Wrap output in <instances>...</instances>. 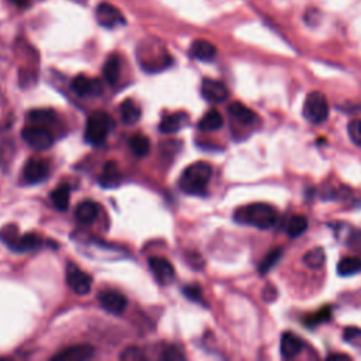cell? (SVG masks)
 Wrapping results in <instances>:
<instances>
[{
  "label": "cell",
  "mask_w": 361,
  "mask_h": 361,
  "mask_svg": "<svg viewBox=\"0 0 361 361\" xmlns=\"http://www.w3.org/2000/svg\"><path fill=\"white\" fill-rule=\"evenodd\" d=\"M103 76L109 85L113 86L117 83L120 78V59L117 55H112L107 58L103 67Z\"/></svg>",
  "instance_id": "d4e9b609"
},
{
  "label": "cell",
  "mask_w": 361,
  "mask_h": 361,
  "mask_svg": "<svg viewBox=\"0 0 361 361\" xmlns=\"http://www.w3.org/2000/svg\"><path fill=\"white\" fill-rule=\"evenodd\" d=\"M70 198H71V188L67 184H63L56 187L52 192H51V199L54 202V206L61 210V212H65L70 206Z\"/></svg>",
  "instance_id": "603a6c76"
},
{
  "label": "cell",
  "mask_w": 361,
  "mask_h": 361,
  "mask_svg": "<svg viewBox=\"0 0 361 361\" xmlns=\"http://www.w3.org/2000/svg\"><path fill=\"white\" fill-rule=\"evenodd\" d=\"M189 52L195 59H198V61H212V59L216 56L218 50L207 40H196L192 43Z\"/></svg>",
  "instance_id": "9a60e30c"
},
{
  "label": "cell",
  "mask_w": 361,
  "mask_h": 361,
  "mask_svg": "<svg viewBox=\"0 0 361 361\" xmlns=\"http://www.w3.org/2000/svg\"><path fill=\"white\" fill-rule=\"evenodd\" d=\"M188 123V116L183 112L165 116L160 123V132L164 134H174Z\"/></svg>",
  "instance_id": "e0dca14e"
},
{
  "label": "cell",
  "mask_w": 361,
  "mask_h": 361,
  "mask_svg": "<svg viewBox=\"0 0 361 361\" xmlns=\"http://www.w3.org/2000/svg\"><path fill=\"white\" fill-rule=\"evenodd\" d=\"M223 123H225V118L222 113L216 109H212L202 116L198 123V127L202 132H216L223 127Z\"/></svg>",
  "instance_id": "44dd1931"
},
{
  "label": "cell",
  "mask_w": 361,
  "mask_h": 361,
  "mask_svg": "<svg viewBox=\"0 0 361 361\" xmlns=\"http://www.w3.org/2000/svg\"><path fill=\"white\" fill-rule=\"evenodd\" d=\"M281 257H282V250H281V249L271 250V251L264 257V260L261 261V264H260V267H258L260 274H261V276L268 274L269 271L276 267V264L281 260Z\"/></svg>",
  "instance_id": "f546056e"
},
{
  "label": "cell",
  "mask_w": 361,
  "mask_h": 361,
  "mask_svg": "<svg viewBox=\"0 0 361 361\" xmlns=\"http://www.w3.org/2000/svg\"><path fill=\"white\" fill-rule=\"evenodd\" d=\"M120 183H122V175H120L117 164L114 161L106 163L99 176V184L103 188H116L120 185Z\"/></svg>",
  "instance_id": "ffe728a7"
},
{
  "label": "cell",
  "mask_w": 361,
  "mask_h": 361,
  "mask_svg": "<svg viewBox=\"0 0 361 361\" xmlns=\"http://www.w3.org/2000/svg\"><path fill=\"white\" fill-rule=\"evenodd\" d=\"M360 271H361V258L358 257H344L338 265V273L342 277H350L358 274Z\"/></svg>",
  "instance_id": "484cf974"
},
{
  "label": "cell",
  "mask_w": 361,
  "mask_h": 361,
  "mask_svg": "<svg viewBox=\"0 0 361 361\" xmlns=\"http://www.w3.org/2000/svg\"><path fill=\"white\" fill-rule=\"evenodd\" d=\"M349 136L351 138V141L361 148V120H351V122L349 123Z\"/></svg>",
  "instance_id": "836d02e7"
},
{
  "label": "cell",
  "mask_w": 361,
  "mask_h": 361,
  "mask_svg": "<svg viewBox=\"0 0 361 361\" xmlns=\"http://www.w3.org/2000/svg\"><path fill=\"white\" fill-rule=\"evenodd\" d=\"M281 354L284 358H293L304 349V343L296 335L285 332L281 336Z\"/></svg>",
  "instance_id": "ac0fdd59"
},
{
  "label": "cell",
  "mask_w": 361,
  "mask_h": 361,
  "mask_svg": "<svg viewBox=\"0 0 361 361\" xmlns=\"http://www.w3.org/2000/svg\"><path fill=\"white\" fill-rule=\"evenodd\" d=\"M67 282L76 295H86L92 289V277L82 271L76 264H68L67 267Z\"/></svg>",
  "instance_id": "52a82bcc"
},
{
  "label": "cell",
  "mask_w": 361,
  "mask_h": 361,
  "mask_svg": "<svg viewBox=\"0 0 361 361\" xmlns=\"http://www.w3.org/2000/svg\"><path fill=\"white\" fill-rule=\"evenodd\" d=\"M324 261H326V254H324V250L322 247H315L304 256V262L307 264V267H309L312 269L322 268Z\"/></svg>",
  "instance_id": "83f0119b"
},
{
  "label": "cell",
  "mask_w": 361,
  "mask_h": 361,
  "mask_svg": "<svg viewBox=\"0 0 361 361\" xmlns=\"http://www.w3.org/2000/svg\"><path fill=\"white\" fill-rule=\"evenodd\" d=\"M184 295L194 300V302H202V289L198 285H188L184 288Z\"/></svg>",
  "instance_id": "8d00e7d4"
},
{
  "label": "cell",
  "mask_w": 361,
  "mask_h": 361,
  "mask_svg": "<svg viewBox=\"0 0 361 361\" xmlns=\"http://www.w3.org/2000/svg\"><path fill=\"white\" fill-rule=\"evenodd\" d=\"M122 360H127V361H136V360H145V355L143 353V350H140L138 347H127L122 355H120Z\"/></svg>",
  "instance_id": "e575fe53"
},
{
  "label": "cell",
  "mask_w": 361,
  "mask_h": 361,
  "mask_svg": "<svg viewBox=\"0 0 361 361\" xmlns=\"http://www.w3.org/2000/svg\"><path fill=\"white\" fill-rule=\"evenodd\" d=\"M27 118H28L30 125H39V126L48 127L55 120V113L51 109H36V110L28 112Z\"/></svg>",
  "instance_id": "cb8c5ba5"
},
{
  "label": "cell",
  "mask_w": 361,
  "mask_h": 361,
  "mask_svg": "<svg viewBox=\"0 0 361 361\" xmlns=\"http://www.w3.org/2000/svg\"><path fill=\"white\" fill-rule=\"evenodd\" d=\"M95 14H96L98 23L105 28H114V27L126 24V19L123 13L120 12L117 8H114L113 5L106 3V2L98 6Z\"/></svg>",
  "instance_id": "30bf717a"
},
{
  "label": "cell",
  "mask_w": 361,
  "mask_h": 361,
  "mask_svg": "<svg viewBox=\"0 0 361 361\" xmlns=\"http://www.w3.org/2000/svg\"><path fill=\"white\" fill-rule=\"evenodd\" d=\"M329 358H346V360H350V357L347 354H330Z\"/></svg>",
  "instance_id": "ab89813d"
},
{
  "label": "cell",
  "mask_w": 361,
  "mask_h": 361,
  "mask_svg": "<svg viewBox=\"0 0 361 361\" xmlns=\"http://www.w3.org/2000/svg\"><path fill=\"white\" fill-rule=\"evenodd\" d=\"M344 340L351 343V344H361V329L357 327H347L344 330V335H343Z\"/></svg>",
  "instance_id": "d590c367"
},
{
  "label": "cell",
  "mask_w": 361,
  "mask_h": 361,
  "mask_svg": "<svg viewBox=\"0 0 361 361\" xmlns=\"http://www.w3.org/2000/svg\"><path fill=\"white\" fill-rule=\"evenodd\" d=\"M229 113L236 120V122H238L243 126H251L257 120L256 113L251 109H249L246 105L240 103V102H233L229 106Z\"/></svg>",
  "instance_id": "d6986e66"
},
{
  "label": "cell",
  "mask_w": 361,
  "mask_h": 361,
  "mask_svg": "<svg viewBox=\"0 0 361 361\" xmlns=\"http://www.w3.org/2000/svg\"><path fill=\"white\" fill-rule=\"evenodd\" d=\"M99 207L94 200H83L75 209V218L82 225L94 223L98 218Z\"/></svg>",
  "instance_id": "2e32d148"
},
{
  "label": "cell",
  "mask_w": 361,
  "mask_h": 361,
  "mask_svg": "<svg viewBox=\"0 0 361 361\" xmlns=\"http://www.w3.org/2000/svg\"><path fill=\"white\" fill-rule=\"evenodd\" d=\"M161 360H165V361H176V360H184L185 358V354L180 351V349H178L176 346H165L163 350H161V355H160Z\"/></svg>",
  "instance_id": "d6a6232c"
},
{
  "label": "cell",
  "mask_w": 361,
  "mask_h": 361,
  "mask_svg": "<svg viewBox=\"0 0 361 361\" xmlns=\"http://www.w3.org/2000/svg\"><path fill=\"white\" fill-rule=\"evenodd\" d=\"M50 175V165L41 158L28 160L23 169V178L27 184H40Z\"/></svg>",
  "instance_id": "9c48e42d"
},
{
  "label": "cell",
  "mask_w": 361,
  "mask_h": 361,
  "mask_svg": "<svg viewBox=\"0 0 361 361\" xmlns=\"http://www.w3.org/2000/svg\"><path fill=\"white\" fill-rule=\"evenodd\" d=\"M10 2H13L19 8H25L30 3V0H10Z\"/></svg>",
  "instance_id": "f35d334b"
},
{
  "label": "cell",
  "mask_w": 361,
  "mask_h": 361,
  "mask_svg": "<svg viewBox=\"0 0 361 361\" xmlns=\"http://www.w3.org/2000/svg\"><path fill=\"white\" fill-rule=\"evenodd\" d=\"M346 245L353 253L361 254V230L350 229L346 237Z\"/></svg>",
  "instance_id": "4dcf8cb0"
},
{
  "label": "cell",
  "mask_w": 361,
  "mask_h": 361,
  "mask_svg": "<svg viewBox=\"0 0 361 361\" xmlns=\"http://www.w3.org/2000/svg\"><path fill=\"white\" fill-rule=\"evenodd\" d=\"M308 229V219L302 215H295L287 225V233L289 237H299Z\"/></svg>",
  "instance_id": "4316f807"
},
{
  "label": "cell",
  "mask_w": 361,
  "mask_h": 361,
  "mask_svg": "<svg viewBox=\"0 0 361 361\" xmlns=\"http://www.w3.org/2000/svg\"><path fill=\"white\" fill-rule=\"evenodd\" d=\"M149 268H152L154 277L157 278V281L163 285L169 284L174 278H175V269L172 267V264L163 257H152L148 260Z\"/></svg>",
  "instance_id": "5bb4252c"
},
{
  "label": "cell",
  "mask_w": 361,
  "mask_h": 361,
  "mask_svg": "<svg viewBox=\"0 0 361 361\" xmlns=\"http://www.w3.org/2000/svg\"><path fill=\"white\" fill-rule=\"evenodd\" d=\"M99 302L112 315H122L127 308V298L116 289H103L99 293Z\"/></svg>",
  "instance_id": "ba28073f"
},
{
  "label": "cell",
  "mask_w": 361,
  "mask_h": 361,
  "mask_svg": "<svg viewBox=\"0 0 361 361\" xmlns=\"http://www.w3.org/2000/svg\"><path fill=\"white\" fill-rule=\"evenodd\" d=\"M149 140L143 134H136L130 138V148L137 157H145L149 153Z\"/></svg>",
  "instance_id": "f1b7e54d"
},
{
  "label": "cell",
  "mask_w": 361,
  "mask_h": 361,
  "mask_svg": "<svg viewBox=\"0 0 361 361\" xmlns=\"http://www.w3.org/2000/svg\"><path fill=\"white\" fill-rule=\"evenodd\" d=\"M120 117H122L123 123L126 125H136L141 117L140 106L132 99L125 101L122 105H120Z\"/></svg>",
  "instance_id": "7402d4cb"
},
{
  "label": "cell",
  "mask_w": 361,
  "mask_h": 361,
  "mask_svg": "<svg viewBox=\"0 0 361 361\" xmlns=\"http://www.w3.org/2000/svg\"><path fill=\"white\" fill-rule=\"evenodd\" d=\"M276 298H277V289L273 285H268L264 289V299L268 300V302H271V300H274Z\"/></svg>",
  "instance_id": "74e56055"
},
{
  "label": "cell",
  "mask_w": 361,
  "mask_h": 361,
  "mask_svg": "<svg viewBox=\"0 0 361 361\" xmlns=\"http://www.w3.org/2000/svg\"><path fill=\"white\" fill-rule=\"evenodd\" d=\"M0 237H2L3 242L10 247V250L17 253L36 250L43 245V240L39 234L27 233L21 236L19 233V229L13 225L5 226L2 230H0Z\"/></svg>",
  "instance_id": "277c9868"
},
{
  "label": "cell",
  "mask_w": 361,
  "mask_h": 361,
  "mask_svg": "<svg viewBox=\"0 0 361 361\" xmlns=\"http://www.w3.org/2000/svg\"><path fill=\"white\" fill-rule=\"evenodd\" d=\"M302 112L304 117L311 125H322L329 117V105L326 96L319 90H313L307 96Z\"/></svg>",
  "instance_id": "5b68a950"
},
{
  "label": "cell",
  "mask_w": 361,
  "mask_h": 361,
  "mask_svg": "<svg viewBox=\"0 0 361 361\" xmlns=\"http://www.w3.org/2000/svg\"><path fill=\"white\" fill-rule=\"evenodd\" d=\"M212 165L198 161L187 167L179 178V188L188 195H202L206 192L209 180L212 178Z\"/></svg>",
  "instance_id": "7a4b0ae2"
},
{
  "label": "cell",
  "mask_w": 361,
  "mask_h": 361,
  "mask_svg": "<svg viewBox=\"0 0 361 361\" xmlns=\"http://www.w3.org/2000/svg\"><path fill=\"white\" fill-rule=\"evenodd\" d=\"M23 140L34 149H47L54 144V134L45 126L30 125L21 132Z\"/></svg>",
  "instance_id": "8992f818"
},
{
  "label": "cell",
  "mask_w": 361,
  "mask_h": 361,
  "mask_svg": "<svg viewBox=\"0 0 361 361\" xmlns=\"http://www.w3.org/2000/svg\"><path fill=\"white\" fill-rule=\"evenodd\" d=\"M330 318H332V309H330L329 307L326 308H322L319 312L311 315L308 319H307V324L308 326H316V324H320L323 322H327Z\"/></svg>",
  "instance_id": "1f68e13d"
},
{
  "label": "cell",
  "mask_w": 361,
  "mask_h": 361,
  "mask_svg": "<svg viewBox=\"0 0 361 361\" xmlns=\"http://www.w3.org/2000/svg\"><path fill=\"white\" fill-rule=\"evenodd\" d=\"M95 349L89 344H76L64 349L63 351L52 355L54 361H85L92 358Z\"/></svg>",
  "instance_id": "4fadbf2b"
},
{
  "label": "cell",
  "mask_w": 361,
  "mask_h": 361,
  "mask_svg": "<svg viewBox=\"0 0 361 361\" xmlns=\"http://www.w3.org/2000/svg\"><path fill=\"white\" fill-rule=\"evenodd\" d=\"M71 87L79 96H95L102 94L103 86L99 79L89 78L86 75H78L74 78Z\"/></svg>",
  "instance_id": "7c38bea8"
},
{
  "label": "cell",
  "mask_w": 361,
  "mask_h": 361,
  "mask_svg": "<svg viewBox=\"0 0 361 361\" xmlns=\"http://www.w3.org/2000/svg\"><path fill=\"white\" fill-rule=\"evenodd\" d=\"M114 127V120L110 114L99 110L90 114L86 122V130H85V138L89 144L99 145L102 144L109 133Z\"/></svg>",
  "instance_id": "3957f363"
},
{
  "label": "cell",
  "mask_w": 361,
  "mask_h": 361,
  "mask_svg": "<svg viewBox=\"0 0 361 361\" xmlns=\"http://www.w3.org/2000/svg\"><path fill=\"white\" fill-rule=\"evenodd\" d=\"M234 220L240 225L268 230L277 225L278 212L268 203H251L238 207L234 212Z\"/></svg>",
  "instance_id": "6da1fadb"
},
{
  "label": "cell",
  "mask_w": 361,
  "mask_h": 361,
  "mask_svg": "<svg viewBox=\"0 0 361 361\" xmlns=\"http://www.w3.org/2000/svg\"><path fill=\"white\" fill-rule=\"evenodd\" d=\"M200 90H202V96L209 103H222L229 98V89L223 82L216 79H209V78L203 79Z\"/></svg>",
  "instance_id": "8fae6325"
}]
</instances>
